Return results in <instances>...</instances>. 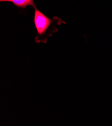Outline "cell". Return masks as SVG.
<instances>
[{"label":"cell","mask_w":112,"mask_h":126,"mask_svg":"<svg viewBox=\"0 0 112 126\" xmlns=\"http://www.w3.org/2000/svg\"><path fill=\"white\" fill-rule=\"evenodd\" d=\"M34 22L38 36L43 37L51 26L52 20L44 15L38 10L35 9Z\"/></svg>","instance_id":"obj_1"},{"label":"cell","mask_w":112,"mask_h":126,"mask_svg":"<svg viewBox=\"0 0 112 126\" xmlns=\"http://www.w3.org/2000/svg\"><path fill=\"white\" fill-rule=\"evenodd\" d=\"M0 1L11 2L15 6L22 9L25 8L28 6H31L35 9H37L33 0H0Z\"/></svg>","instance_id":"obj_2"}]
</instances>
